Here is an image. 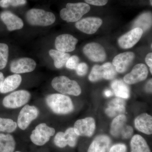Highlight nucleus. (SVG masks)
Returning <instances> with one entry per match:
<instances>
[{
    "label": "nucleus",
    "mask_w": 152,
    "mask_h": 152,
    "mask_svg": "<svg viewBox=\"0 0 152 152\" xmlns=\"http://www.w3.org/2000/svg\"><path fill=\"white\" fill-rule=\"evenodd\" d=\"M150 4H151V6L152 5V0H150Z\"/></svg>",
    "instance_id": "obj_42"
},
{
    "label": "nucleus",
    "mask_w": 152,
    "mask_h": 152,
    "mask_svg": "<svg viewBox=\"0 0 152 152\" xmlns=\"http://www.w3.org/2000/svg\"><path fill=\"white\" fill-rule=\"evenodd\" d=\"M54 143L57 147L61 148H65L67 146L64 135V132H59L55 136Z\"/></svg>",
    "instance_id": "obj_31"
},
{
    "label": "nucleus",
    "mask_w": 152,
    "mask_h": 152,
    "mask_svg": "<svg viewBox=\"0 0 152 152\" xmlns=\"http://www.w3.org/2000/svg\"><path fill=\"white\" fill-rule=\"evenodd\" d=\"M91 7L86 3H67L66 8L60 11V16L68 23L78 21L89 12Z\"/></svg>",
    "instance_id": "obj_2"
},
{
    "label": "nucleus",
    "mask_w": 152,
    "mask_h": 152,
    "mask_svg": "<svg viewBox=\"0 0 152 152\" xmlns=\"http://www.w3.org/2000/svg\"><path fill=\"white\" fill-rule=\"evenodd\" d=\"M78 40L69 34H63L55 40V46L58 50L65 53L73 51Z\"/></svg>",
    "instance_id": "obj_16"
},
{
    "label": "nucleus",
    "mask_w": 152,
    "mask_h": 152,
    "mask_svg": "<svg viewBox=\"0 0 152 152\" xmlns=\"http://www.w3.org/2000/svg\"><path fill=\"white\" fill-rule=\"evenodd\" d=\"M27 21L31 26H47L56 21L54 14L39 9H32L26 14Z\"/></svg>",
    "instance_id": "obj_4"
},
{
    "label": "nucleus",
    "mask_w": 152,
    "mask_h": 152,
    "mask_svg": "<svg viewBox=\"0 0 152 152\" xmlns=\"http://www.w3.org/2000/svg\"><path fill=\"white\" fill-rule=\"evenodd\" d=\"M88 66L85 63H81L79 64L75 69L77 75L80 76L85 75L88 72Z\"/></svg>",
    "instance_id": "obj_34"
},
{
    "label": "nucleus",
    "mask_w": 152,
    "mask_h": 152,
    "mask_svg": "<svg viewBox=\"0 0 152 152\" xmlns=\"http://www.w3.org/2000/svg\"><path fill=\"white\" fill-rule=\"evenodd\" d=\"M39 113V110L35 106L26 105L19 113L17 121L18 126L22 130L26 129L31 123L37 118Z\"/></svg>",
    "instance_id": "obj_9"
},
{
    "label": "nucleus",
    "mask_w": 152,
    "mask_h": 152,
    "mask_svg": "<svg viewBox=\"0 0 152 152\" xmlns=\"http://www.w3.org/2000/svg\"><path fill=\"white\" fill-rule=\"evenodd\" d=\"M15 0H0V7L3 8H7L12 6Z\"/></svg>",
    "instance_id": "obj_36"
},
{
    "label": "nucleus",
    "mask_w": 152,
    "mask_h": 152,
    "mask_svg": "<svg viewBox=\"0 0 152 152\" xmlns=\"http://www.w3.org/2000/svg\"><path fill=\"white\" fill-rule=\"evenodd\" d=\"M15 152H21L19 151H15Z\"/></svg>",
    "instance_id": "obj_43"
},
{
    "label": "nucleus",
    "mask_w": 152,
    "mask_h": 152,
    "mask_svg": "<svg viewBox=\"0 0 152 152\" xmlns=\"http://www.w3.org/2000/svg\"><path fill=\"white\" fill-rule=\"evenodd\" d=\"M145 62L148 66L150 68V71L151 73H152V53H149L145 57Z\"/></svg>",
    "instance_id": "obj_37"
},
{
    "label": "nucleus",
    "mask_w": 152,
    "mask_h": 152,
    "mask_svg": "<svg viewBox=\"0 0 152 152\" xmlns=\"http://www.w3.org/2000/svg\"><path fill=\"white\" fill-rule=\"evenodd\" d=\"M17 123L9 118H0V132L12 133L17 129Z\"/></svg>",
    "instance_id": "obj_28"
},
{
    "label": "nucleus",
    "mask_w": 152,
    "mask_h": 152,
    "mask_svg": "<svg viewBox=\"0 0 152 152\" xmlns=\"http://www.w3.org/2000/svg\"><path fill=\"white\" fill-rule=\"evenodd\" d=\"M127 118L123 115L117 116L114 119L110 126L111 134L115 137H121L123 139L130 138L133 134V129L126 124Z\"/></svg>",
    "instance_id": "obj_5"
},
{
    "label": "nucleus",
    "mask_w": 152,
    "mask_h": 152,
    "mask_svg": "<svg viewBox=\"0 0 152 152\" xmlns=\"http://www.w3.org/2000/svg\"><path fill=\"white\" fill-rule=\"evenodd\" d=\"M115 94L118 98L127 99L130 97V91L129 86L121 80H115L111 85Z\"/></svg>",
    "instance_id": "obj_23"
},
{
    "label": "nucleus",
    "mask_w": 152,
    "mask_h": 152,
    "mask_svg": "<svg viewBox=\"0 0 152 152\" xmlns=\"http://www.w3.org/2000/svg\"><path fill=\"white\" fill-rule=\"evenodd\" d=\"M134 58L135 55L133 52H125L116 56L113 60L112 64L117 72L122 73L127 70Z\"/></svg>",
    "instance_id": "obj_17"
},
{
    "label": "nucleus",
    "mask_w": 152,
    "mask_h": 152,
    "mask_svg": "<svg viewBox=\"0 0 152 152\" xmlns=\"http://www.w3.org/2000/svg\"><path fill=\"white\" fill-rule=\"evenodd\" d=\"M135 126L137 129L147 135L152 133V118L147 113H142L136 118Z\"/></svg>",
    "instance_id": "obj_21"
},
{
    "label": "nucleus",
    "mask_w": 152,
    "mask_h": 152,
    "mask_svg": "<svg viewBox=\"0 0 152 152\" xmlns=\"http://www.w3.org/2000/svg\"><path fill=\"white\" fill-rule=\"evenodd\" d=\"M102 20L96 17H88L76 22L75 27L82 32L93 34L102 24Z\"/></svg>",
    "instance_id": "obj_13"
},
{
    "label": "nucleus",
    "mask_w": 152,
    "mask_h": 152,
    "mask_svg": "<svg viewBox=\"0 0 152 152\" xmlns=\"http://www.w3.org/2000/svg\"><path fill=\"white\" fill-rule=\"evenodd\" d=\"M131 152H151L145 139L139 134L133 136L130 142Z\"/></svg>",
    "instance_id": "obj_24"
},
{
    "label": "nucleus",
    "mask_w": 152,
    "mask_h": 152,
    "mask_svg": "<svg viewBox=\"0 0 152 152\" xmlns=\"http://www.w3.org/2000/svg\"><path fill=\"white\" fill-rule=\"evenodd\" d=\"M116 71L112 63H105L102 65L94 66L89 75L91 82L98 81L102 79L112 80L117 75Z\"/></svg>",
    "instance_id": "obj_6"
},
{
    "label": "nucleus",
    "mask_w": 152,
    "mask_h": 152,
    "mask_svg": "<svg viewBox=\"0 0 152 152\" xmlns=\"http://www.w3.org/2000/svg\"><path fill=\"white\" fill-rule=\"evenodd\" d=\"M31 98L29 92L26 90H19L11 93L4 98L3 104L9 109H17L25 106Z\"/></svg>",
    "instance_id": "obj_8"
},
{
    "label": "nucleus",
    "mask_w": 152,
    "mask_h": 152,
    "mask_svg": "<svg viewBox=\"0 0 152 152\" xmlns=\"http://www.w3.org/2000/svg\"><path fill=\"white\" fill-rule=\"evenodd\" d=\"M22 81L21 76L18 74L8 76L4 80L0 89V93L7 94L16 89L21 83Z\"/></svg>",
    "instance_id": "obj_22"
},
{
    "label": "nucleus",
    "mask_w": 152,
    "mask_h": 152,
    "mask_svg": "<svg viewBox=\"0 0 152 152\" xmlns=\"http://www.w3.org/2000/svg\"><path fill=\"white\" fill-rule=\"evenodd\" d=\"M9 57V47L7 44L0 43V70L6 67Z\"/></svg>",
    "instance_id": "obj_30"
},
{
    "label": "nucleus",
    "mask_w": 152,
    "mask_h": 152,
    "mask_svg": "<svg viewBox=\"0 0 152 152\" xmlns=\"http://www.w3.org/2000/svg\"><path fill=\"white\" fill-rule=\"evenodd\" d=\"M127 148L124 144L117 143L110 147L109 152H127Z\"/></svg>",
    "instance_id": "obj_33"
},
{
    "label": "nucleus",
    "mask_w": 152,
    "mask_h": 152,
    "mask_svg": "<svg viewBox=\"0 0 152 152\" xmlns=\"http://www.w3.org/2000/svg\"><path fill=\"white\" fill-rule=\"evenodd\" d=\"M4 80V74L0 72V89L2 85Z\"/></svg>",
    "instance_id": "obj_40"
},
{
    "label": "nucleus",
    "mask_w": 152,
    "mask_h": 152,
    "mask_svg": "<svg viewBox=\"0 0 152 152\" xmlns=\"http://www.w3.org/2000/svg\"><path fill=\"white\" fill-rule=\"evenodd\" d=\"M96 127L95 120L93 118L88 117L76 121L73 129L78 136L91 137L94 133Z\"/></svg>",
    "instance_id": "obj_11"
},
{
    "label": "nucleus",
    "mask_w": 152,
    "mask_h": 152,
    "mask_svg": "<svg viewBox=\"0 0 152 152\" xmlns=\"http://www.w3.org/2000/svg\"><path fill=\"white\" fill-rule=\"evenodd\" d=\"M51 85L55 90L62 94L78 96L81 93V89L78 83L66 76L56 77L52 80Z\"/></svg>",
    "instance_id": "obj_3"
},
{
    "label": "nucleus",
    "mask_w": 152,
    "mask_h": 152,
    "mask_svg": "<svg viewBox=\"0 0 152 152\" xmlns=\"http://www.w3.org/2000/svg\"><path fill=\"white\" fill-rule=\"evenodd\" d=\"M151 25V14L147 13L142 14L138 18L135 22L134 26L135 28H140L144 32L149 28Z\"/></svg>",
    "instance_id": "obj_27"
},
{
    "label": "nucleus",
    "mask_w": 152,
    "mask_h": 152,
    "mask_svg": "<svg viewBox=\"0 0 152 152\" xmlns=\"http://www.w3.org/2000/svg\"><path fill=\"white\" fill-rule=\"evenodd\" d=\"M148 71L145 65L139 64L136 65L129 73L124 77V80L127 84L132 85L145 80L147 78Z\"/></svg>",
    "instance_id": "obj_15"
},
{
    "label": "nucleus",
    "mask_w": 152,
    "mask_h": 152,
    "mask_svg": "<svg viewBox=\"0 0 152 152\" xmlns=\"http://www.w3.org/2000/svg\"><path fill=\"white\" fill-rule=\"evenodd\" d=\"M49 53L53 60L54 65L57 69H61L64 67L70 57V55L68 53L53 49L49 51Z\"/></svg>",
    "instance_id": "obj_26"
},
{
    "label": "nucleus",
    "mask_w": 152,
    "mask_h": 152,
    "mask_svg": "<svg viewBox=\"0 0 152 152\" xmlns=\"http://www.w3.org/2000/svg\"><path fill=\"white\" fill-rule=\"evenodd\" d=\"M65 137L67 145L71 148L76 146L79 136L75 132L73 128H69L64 132Z\"/></svg>",
    "instance_id": "obj_29"
},
{
    "label": "nucleus",
    "mask_w": 152,
    "mask_h": 152,
    "mask_svg": "<svg viewBox=\"0 0 152 152\" xmlns=\"http://www.w3.org/2000/svg\"><path fill=\"white\" fill-rule=\"evenodd\" d=\"M16 142L10 134H0V152H14Z\"/></svg>",
    "instance_id": "obj_25"
},
{
    "label": "nucleus",
    "mask_w": 152,
    "mask_h": 152,
    "mask_svg": "<svg viewBox=\"0 0 152 152\" xmlns=\"http://www.w3.org/2000/svg\"><path fill=\"white\" fill-rule=\"evenodd\" d=\"M83 52L89 59L95 62H102L106 60L107 55L104 47L96 42L87 44L84 47Z\"/></svg>",
    "instance_id": "obj_10"
},
{
    "label": "nucleus",
    "mask_w": 152,
    "mask_h": 152,
    "mask_svg": "<svg viewBox=\"0 0 152 152\" xmlns=\"http://www.w3.org/2000/svg\"><path fill=\"white\" fill-rule=\"evenodd\" d=\"M112 94H113V93H112L111 91H110V90H107L104 91V95L107 97H110L112 96Z\"/></svg>",
    "instance_id": "obj_41"
},
{
    "label": "nucleus",
    "mask_w": 152,
    "mask_h": 152,
    "mask_svg": "<svg viewBox=\"0 0 152 152\" xmlns=\"http://www.w3.org/2000/svg\"><path fill=\"white\" fill-rule=\"evenodd\" d=\"M80 59L76 56L70 57L66 64V67L70 69H75L79 64Z\"/></svg>",
    "instance_id": "obj_32"
},
{
    "label": "nucleus",
    "mask_w": 152,
    "mask_h": 152,
    "mask_svg": "<svg viewBox=\"0 0 152 152\" xmlns=\"http://www.w3.org/2000/svg\"><path fill=\"white\" fill-rule=\"evenodd\" d=\"M27 3L26 0H15L12 6L14 7L23 5L26 4Z\"/></svg>",
    "instance_id": "obj_38"
},
{
    "label": "nucleus",
    "mask_w": 152,
    "mask_h": 152,
    "mask_svg": "<svg viewBox=\"0 0 152 152\" xmlns=\"http://www.w3.org/2000/svg\"><path fill=\"white\" fill-rule=\"evenodd\" d=\"M143 31L140 28H135L120 37L118 43L121 48L127 49L134 47L140 39Z\"/></svg>",
    "instance_id": "obj_14"
},
{
    "label": "nucleus",
    "mask_w": 152,
    "mask_h": 152,
    "mask_svg": "<svg viewBox=\"0 0 152 152\" xmlns=\"http://www.w3.org/2000/svg\"><path fill=\"white\" fill-rule=\"evenodd\" d=\"M146 89L147 91L151 92L152 91V79H151L147 83Z\"/></svg>",
    "instance_id": "obj_39"
},
{
    "label": "nucleus",
    "mask_w": 152,
    "mask_h": 152,
    "mask_svg": "<svg viewBox=\"0 0 152 152\" xmlns=\"http://www.w3.org/2000/svg\"><path fill=\"white\" fill-rule=\"evenodd\" d=\"M37 64L33 59L22 58L14 60L11 63L10 69L15 74L31 72L36 69Z\"/></svg>",
    "instance_id": "obj_12"
},
{
    "label": "nucleus",
    "mask_w": 152,
    "mask_h": 152,
    "mask_svg": "<svg viewBox=\"0 0 152 152\" xmlns=\"http://www.w3.org/2000/svg\"><path fill=\"white\" fill-rule=\"evenodd\" d=\"M111 140L106 135L98 136L90 144L88 152H107L110 149Z\"/></svg>",
    "instance_id": "obj_19"
},
{
    "label": "nucleus",
    "mask_w": 152,
    "mask_h": 152,
    "mask_svg": "<svg viewBox=\"0 0 152 152\" xmlns=\"http://www.w3.org/2000/svg\"><path fill=\"white\" fill-rule=\"evenodd\" d=\"M126 111V102L120 98L113 99L108 104L105 110L107 115L111 118L123 115Z\"/></svg>",
    "instance_id": "obj_20"
},
{
    "label": "nucleus",
    "mask_w": 152,
    "mask_h": 152,
    "mask_svg": "<svg viewBox=\"0 0 152 152\" xmlns=\"http://www.w3.org/2000/svg\"><path fill=\"white\" fill-rule=\"evenodd\" d=\"M46 103L55 113L65 115L71 113L74 110V105L71 98L62 94H54L48 95Z\"/></svg>",
    "instance_id": "obj_1"
},
{
    "label": "nucleus",
    "mask_w": 152,
    "mask_h": 152,
    "mask_svg": "<svg viewBox=\"0 0 152 152\" xmlns=\"http://www.w3.org/2000/svg\"><path fill=\"white\" fill-rule=\"evenodd\" d=\"M0 18L10 31L21 29L23 27L22 19L10 11H3L0 14Z\"/></svg>",
    "instance_id": "obj_18"
},
{
    "label": "nucleus",
    "mask_w": 152,
    "mask_h": 152,
    "mask_svg": "<svg viewBox=\"0 0 152 152\" xmlns=\"http://www.w3.org/2000/svg\"><path fill=\"white\" fill-rule=\"evenodd\" d=\"M55 133L56 130L53 128L49 126L45 123H41L32 132L30 139L33 143L41 146L48 142Z\"/></svg>",
    "instance_id": "obj_7"
},
{
    "label": "nucleus",
    "mask_w": 152,
    "mask_h": 152,
    "mask_svg": "<svg viewBox=\"0 0 152 152\" xmlns=\"http://www.w3.org/2000/svg\"><path fill=\"white\" fill-rule=\"evenodd\" d=\"M84 1L88 4L99 6V7L105 6L108 2V0H84Z\"/></svg>",
    "instance_id": "obj_35"
}]
</instances>
